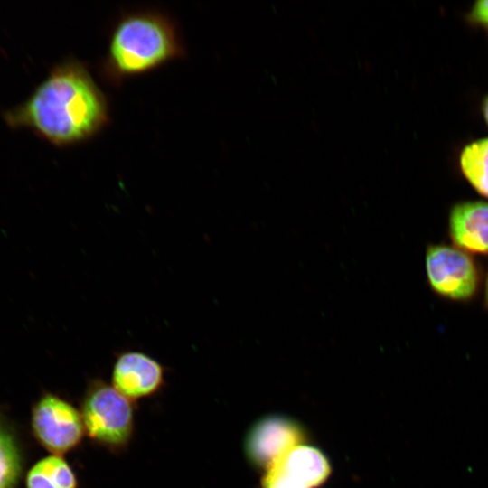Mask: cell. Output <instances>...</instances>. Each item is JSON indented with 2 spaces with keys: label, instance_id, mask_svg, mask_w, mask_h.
Masks as SVG:
<instances>
[{
  "label": "cell",
  "instance_id": "10",
  "mask_svg": "<svg viewBox=\"0 0 488 488\" xmlns=\"http://www.w3.org/2000/svg\"><path fill=\"white\" fill-rule=\"evenodd\" d=\"M26 488H79V481L63 455L51 454L30 468Z\"/></svg>",
  "mask_w": 488,
  "mask_h": 488
},
{
  "label": "cell",
  "instance_id": "16",
  "mask_svg": "<svg viewBox=\"0 0 488 488\" xmlns=\"http://www.w3.org/2000/svg\"><path fill=\"white\" fill-rule=\"evenodd\" d=\"M485 303L486 305H488V276H487V279H486V283H485Z\"/></svg>",
  "mask_w": 488,
  "mask_h": 488
},
{
  "label": "cell",
  "instance_id": "15",
  "mask_svg": "<svg viewBox=\"0 0 488 488\" xmlns=\"http://www.w3.org/2000/svg\"><path fill=\"white\" fill-rule=\"evenodd\" d=\"M483 115L488 124V97L485 99L483 106Z\"/></svg>",
  "mask_w": 488,
  "mask_h": 488
},
{
  "label": "cell",
  "instance_id": "14",
  "mask_svg": "<svg viewBox=\"0 0 488 488\" xmlns=\"http://www.w3.org/2000/svg\"><path fill=\"white\" fill-rule=\"evenodd\" d=\"M471 16L474 22L488 25V0H480L474 3Z\"/></svg>",
  "mask_w": 488,
  "mask_h": 488
},
{
  "label": "cell",
  "instance_id": "6",
  "mask_svg": "<svg viewBox=\"0 0 488 488\" xmlns=\"http://www.w3.org/2000/svg\"><path fill=\"white\" fill-rule=\"evenodd\" d=\"M166 368L153 356L136 350L116 354L111 385L133 402L157 394L165 384Z\"/></svg>",
  "mask_w": 488,
  "mask_h": 488
},
{
  "label": "cell",
  "instance_id": "7",
  "mask_svg": "<svg viewBox=\"0 0 488 488\" xmlns=\"http://www.w3.org/2000/svg\"><path fill=\"white\" fill-rule=\"evenodd\" d=\"M303 438V431L295 421L270 416L249 429L244 447L251 463L267 469L293 447L302 444Z\"/></svg>",
  "mask_w": 488,
  "mask_h": 488
},
{
  "label": "cell",
  "instance_id": "2",
  "mask_svg": "<svg viewBox=\"0 0 488 488\" xmlns=\"http://www.w3.org/2000/svg\"><path fill=\"white\" fill-rule=\"evenodd\" d=\"M185 56L175 20L160 10L136 9L125 12L114 23L99 73L108 83L118 87L127 79Z\"/></svg>",
  "mask_w": 488,
  "mask_h": 488
},
{
  "label": "cell",
  "instance_id": "13",
  "mask_svg": "<svg viewBox=\"0 0 488 488\" xmlns=\"http://www.w3.org/2000/svg\"><path fill=\"white\" fill-rule=\"evenodd\" d=\"M262 484L263 488H305L275 465L267 469Z\"/></svg>",
  "mask_w": 488,
  "mask_h": 488
},
{
  "label": "cell",
  "instance_id": "4",
  "mask_svg": "<svg viewBox=\"0 0 488 488\" xmlns=\"http://www.w3.org/2000/svg\"><path fill=\"white\" fill-rule=\"evenodd\" d=\"M31 425L37 441L52 455H63L76 449L86 436L80 408L51 392L33 405Z\"/></svg>",
  "mask_w": 488,
  "mask_h": 488
},
{
  "label": "cell",
  "instance_id": "8",
  "mask_svg": "<svg viewBox=\"0 0 488 488\" xmlns=\"http://www.w3.org/2000/svg\"><path fill=\"white\" fill-rule=\"evenodd\" d=\"M453 241L464 251L488 254V202L455 204L449 216Z\"/></svg>",
  "mask_w": 488,
  "mask_h": 488
},
{
  "label": "cell",
  "instance_id": "12",
  "mask_svg": "<svg viewBox=\"0 0 488 488\" xmlns=\"http://www.w3.org/2000/svg\"><path fill=\"white\" fill-rule=\"evenodd\" d=\"M22 457L15 439L0 421V488H16Z\"/></svg>",
  "mask_w": 488,
  "mask_h": 488
},
{
  "label": "cell",
  "instance_id": "3",
  "mask_svg": "<svg viewBox=\"0 0 488 488\" xmlns=\"http://www.w3.org/2000/svg\"><path fill=\"white\" fill-rule=\"evenodd\" d=\"M85 435L113 454L128 447L135 432L134 402L100 378L89 380L80 404Z\"/></svg>",
  "mask_w": 488,
  "mask_h": 488
},
{
  "label": "cell",
  "instance_id": "1",
  "mask_svg": "<svg viewBox=\"0 0 488 488\" xmlns=\"http://www.w3.org/2000/svg\"><path fill=\"white\" fill-rule=\"evenodd\" d=\"M12 128H26L60 148L85 143L110 123L108 99L89 67L76 58L55 64L22 104L4 114Z\"/></svg>",
  "mask_w": 488,
  "mask_h": 488
},
{
  "label": "cell",
  "instance_id": "9",
  "mask_svg": "<svg viewBox=\"0 0 488 488\" xmlns=\"http://www.w3.org/2000/svg\"><path fill=\"white\" fill-rule=\"evenodd\" d=\"M273 465L305 488L321 485L330 474L329 462L323 453L304 444L293 447Z\"/></svg>",
  "mask_w": 488,
  "mask_h": 488
},
{
  "label": "cell",
  "instance_id": "5",
  "mask_svg": "<svg viewBox=\"0 0 488 488\" xmlns=\"http://www.w3.org/2000/svg\"><path fill=\"white\" fill-rule=\"evenodd\" d=\"M427 277L438 295L454 300L471 298L478 286V272L471 257L461 249L434 245L425 258Z\"/></svg>",
  "mask_w": 488,
  "mask_h": 488
},
{
  "label": "cell",
  "instance_id": "11",
  "mask_svg": "<svg viewBox=\"0 0 488 488\" xmlns=\"http://www.w3.org/2000/svg\"><path fill=\"white\" fill-rule=\"evenodd\" d=\"M460 165L474 188L488 197V137L466 145L460 155Z\"/></svg>",
  "mask_w": 488,
  "mask_h": 488
}]
</instances>
